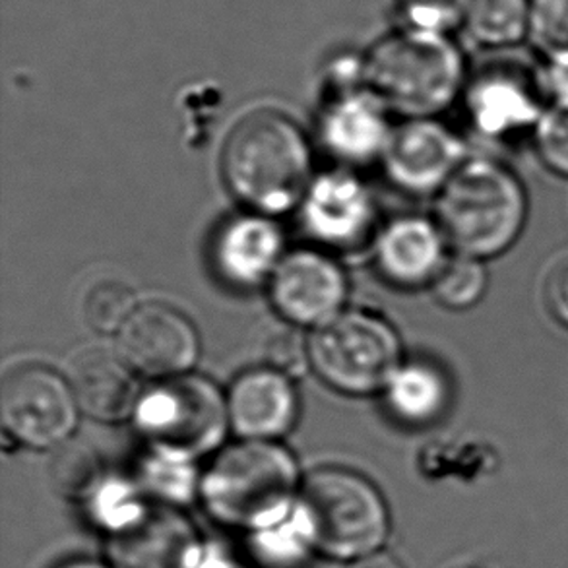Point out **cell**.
<instances>
[{
  "label": "cell",
  "mask_w": 568,
  "mask_h": 568,
  "mask_svg": "<svg viewBox=\"0 0 568 568\" xmlns=\"http://www.w3.org/2000/svg\"><path fill=\"white\" fill-rule=\"evenodd\" d=\"M531 140L547 170L568 179V108H547Z\"/></svg>",
  "instance_id": "f546056e"
},
{
  "label": "cell",
  "mask_w": 568,
  "mask_h": 568,
  "mask_svg": "<svg viewBox=\"0 0 568 568\" xmlns=\"http://www.w3.org/2000/svg\"><path fill=\"white\" fill-rule=\"evenodd\" d=\"M301 215L311 237L324 245L354 246L375 222V204L367 186L346 171L315 179L301 202Z\"/></svg>",
  "instance_id": "5bb4252c"
},
{
  "label": "cell",
  "mask_w": 568,
  "mask_h": 568,
  "mask_svg": "<svg viewBox=\"0 0 568 568\" xmlns=\"http://www.w3.org/2000/svg\"><path fill=\"white\" fill-rule=\"evenodd\" d=\"M528 41L544 61H568V0H530Z\"/></svg>",
  "instance_id": "83f0119b"
},
{
  "label": "cell",
  "mask_w": 568,
  "mask_h": 568,
  "mask_svg": "<svg viewBox=\"0 0 568 568\" xmlns=\"http://www.w3.org/2000/svg\"><path fill=\"white\" fill-rule=\"evenodd\" d=\"M136 293L132 292L131 285L108 280L93 285L92 290L85 293L82 315L93 332L119 334L136 313Z\"/></svg>",
  "instance_id": "4316f807"
},
{
  "label": "cell",
  "mask_w": 568,
  "mask_h": 568,
  "mask_svg": "<svg viewBox=\"0 0 568 568\" xmlns=\"http://www.w3.org/2000/svg\"><path fill=\"white\" fill-rule=\"evenodd\" d=\"M59 568H111L108 562L92 561V559H74V561L64 562Z\"/></svg>",
  "instance_id": "d590c367"
},
{
  "label": "cell",
  "mask_w": 568,
  "mask_h": 568,
  "mask_svg": "<svg viewBox=\"0 0 568 568\" xmlns=\"http://www.w3.org/2000/svg\"><path fill=\"white\" fill-rule=\"evenodd\" d=\"M464 30L485 49L518 45L530 31V0H469Z\"/></svg>",
  "instance_id": "7402d4cb"
},
{
  "label": "cell",
  "mask_w": 568,
  "mask_h": 568,
  "mask_svg": "<svg viewBox=\"0 0 568 568\" xmlns=\"http://www.w3.org/2000/svg\"><path fill=\"white\" fill-rule=\"evenodd\" d=\"M116 354L140 375L158 381L179 377L199 359V334L175 308L142 305L116 334Z\"/></svg>",
  "instance_id": "8fae6325"
},
{
  "label": "cell",
  "mask_w": 568,
  "mask_h": 568,
  "mask_svg": "<svg viewBox=\"0 0 568 568\" xmlns=\"http://www.w3.org/2000/svg\"><path fill=\"white\" fill-rule=\"evenodd\" d=\"M264 362L268 369L301 377L311 367V349L295 326L277 328L264 342Z\"/></svg>",
  "instance_id": "4dcf8cb0"
},
{
  "label": "cell",
  "mask_w": 568,
  "mask_h": 568,
  "mask_svg": "<svg viewBox=\"0 0 568 568\" xmlns=\"http://www.w3.org/2000/svg\"><path fill=\"white\" fill-rule=\"evenodd\" d=\"M300 507L316 554L332 561H359L383 551L390 538V510L377 485L346 468H321L303 481Z\"/></svg>",
  "instance_id": "5b68a950"
},
{
  "label": "cell",
  "mask_w": 568,
  "mask_h": 568,
  "mask_svg": "<svg viewBox=\"0 0 568 568\" xmlns=\"http://www.w3.org/2000/svg\"><path fill=\"white\" fill-rule=\"evenodd\" d=\"M375 254L381 274L390 284L423 287L435 282L453 248L437 220L406 215L384 227Z\"/></svg>",
  "instance_id": "9a60e30c"
},
{
  "label": "cell",
  "mask_w": 568,
  "mask_h": 568,
  "mask_svg": "<svg viewBox=\"0 0 568 568\" xmlns=\"http://www.w3.org/2000/svg\"><path fill=\"white\" fill-rule=\"evenodd\" d=\"M132 423L152 448L192 460L214 453L227 435V396L196 375L163 378L140 394Z\"/></svg>",
  "instance_id": "8992f818"
},
{
  "label": "cell",
  "mask_w": 568,
  "mask_h": 568,
  "mask_svg": "<svg viewBox=\"0 0 568 568\" xmlns=\"http://www.w3.org/2000/svg\"><path fill=\"white\" fill-rule=\"evenodd\" d=\"M308 349L311 367L324 383L357 396L384 390L404 363L392 324L363 311L339 313L318 326Z\"/></svg>",
  "instance_id": "52a82bcc"
},
{
  "label": "cell",
  "mask_w": 568,
  "mask_h": 568,
  "mask_svg": "<svg viewBox=\"0 0 568 568\" xmlns=\"http://www.w3.org/2000/svg\"><path fill=\"white\" fill-rule=\"evenodd\" d=\"M207 541L181 508L154 503L131 528L105 538L111 568H196Z\"/></svg>",
  "instance_id": "4fadbf2b"
},
{
  "label": "cell",
  "mask_w": 568,
  "mask_h": 568,
  "mask_svg": "<svg viewBox=\"0 0 568 568\" xmlns=\"http://www.w3.org/2000/svg\"><path fill=\"white\" fill-rule=\"evenodd\" d=\"M344 270L326 254H287L270 277V300L292 326L318 328L338 316L346 301Z\"/></svg>",
  "instance_id": "7c38bea8"
},
{
  "label": "cell",
  "mask_w": 568,
  "mask_h": 568,
  "mask_svg": "<svg viewBox=\"0 0 568 568\" xmlns=\"http://www.w3.org/2000/svg\"><path fill=\"white\" fill-rule=\"evenodd\" d=\"M430 290L435 300L448 311H469L484 301L489 290V270L481 258L453 253L430 284Z\"/></svg>",
  "instance_id": "484cf974"
},
{
  "label": "cell",
  "mask_w": 568,
  "mask_h": 568,
  "mask_svg": "<svg viewBox=\"0 0 568 568\" xmlns=\"http://www.w3.org/2000/svg\"><path fill=\"white\" fill-rule=\"evenodd\" d=\"M152 505L154 500H150L136 479L119 476L105 477L84 503L85 515L105 538L131 528Z\"/></svg>",
  "instance_id": "cb8c5ba5"
},
{
  "label": "cell",
  "mask_w": 568,
  "mask_h": 568,
  "mask_svg": "<svg viewBox=\"0 0 568 568\" xmlns=\"http://www.w3.org/2000/svg\"><path fill=\"white\" fill-rule=\"evenodd\" d=\"M51 453L47 474L54 491L67 500L84 505L108 477L100 453L77 438H70Z\"/></svg>",
  "instance_id": "d4e9b609"
},
{
  "label": "cell",
  "mask_w": 568,
  "mask_h": 568,
  "mask_svg": "<svg viewBox=\"0 0 568 568\" xmlns=\"http://www.w3.org/2000/svg\"><path fill=\"white\" fill-rule=\"evenodd\" d=\"M321 134L332 154L344 162L383 158L392 134L386 105L367 88L344 90L324 111Z\"/></svg>",
  "instance_id": "e0dca14e"
},
{
  "label": "cell",
  "mask_w": 568,
  "mask_h": 568,
  "mask_svg": "<svg viewBox=\"0 0 568 568\" xmlns=\"http://www.w3.org/2000/svg\"><path fill=\"white\" fill-rule=\"evenodd\" d=\"M223 178L256 214L290 212L311 186L307 140L285 116L262 111L231 132L223 148Z\"/></svg>",
  "instance_id": "277c9868"
},
{
  "label": "cell",
  "mask_w": 568,
  "mask_h": 568,
  "mask_svg": "<svg viewBox=\"0 0 568 568\" xmlns=\"http://www.w3.org/2000/svg\"><path fill=\"white\" fill-rule=\"evenodd\" d=\"M462 568H479V567H462Z\"/></svg>",
  "instance_id": "8d00e7d4"
},
{
  "label": "cell",
  "mask_w": 568,
  "mask_h": 568,
  "mask_svg": "<svg viewBox=\"0 0 568 568\" xmlns=\"http://www.w3.org/2000/svg\"><path fill=\"white\" fill-rule=\"evenodd\" d=\"M363 85L386 109L407 119H433L462 98L468 67L450 36L399 28L362 61Z\"/></svg>",
  "instance_id": "3957f363"
},
{
  "label": "cell",
  "mask_w": 568,
  "mask_h": 568,
  "mask_svg": "<svg viewBox=\"0 0 568 568\" xmlns=\"http://www.w3.org/2000/svg\"><path fill=\"white\" fill-rule=\"evenodd\" d=\"M546 301L551 315L568 328V261L555 266L547 277Z\"/></svg>",
  "instance_id": "d6a6232c"
},
{
  "label": "cell",
  "mask_w": 568,
  "mask_h": 568,
  "mask_svg": "<svg viewBox=\"0 0 568 568\" xmlns=\"http://www.w3.org/2000/svg\"><path fill=\"white\" fill-rule=\"evenodd\" d=\"M384 392L392 414L415 427L437 423L450 406L453 394L445 373L427 362L402 363Z\"/></svg>",
  "instance_id": "ffe728a7"
},
{
  "label": "cell",
  "mask_w": 568,
  "mask_h": 568,
  "mask_svg": "<svg viewBox=\"0 0 568 568\" xmlns=\"http://www.w3.org/2000/svg\"><path fill=\"white\" fill-rule=\"evenodd\" d=\"M78 407L67 377L45 367L8 373L0 390V415L7 433L30 448L54 450L72 438Z\"/></svg>",
  "instance_id": "9c48e42d"
},
{
  "label": "cell",
  "mask_w": 568,
  "mask_h": 568,
  "mask_svg": "<svg viewBox=\"0 0 568 568\" xmlns=\"http://www.w3.org/2000/svg\"><path fill=\"white\" fill-rule=\"evenodd\" d=\"M199 460L162 448H148L139 464L136 481L150 500L165 507L183 508L200 497L202 469Z\"/></svg>",
  "instance_id": "44dd1931"
},
{
  "label": "cell",
  "mask_w": 568,
  "mask_h": 568,
  "mask_svg": "<svg viewBox=\"0 0 568 568\" xmlns=\"http://www.w3.org/2000/svg\"><path fill=\"white\" fill-rule=\"evenodd\" d=\"M462 100L471 132L493 144L534 136L549 108L538 70L516 61L489 62L469 74Z\"/></svg>",
  "instance_id": "ba28073f"
},
{
  "label": "cell",
  "mask_w": 568,
  "mask_h": 568,
  "mask_svg": "<svg viewBox=\"0 0 568 568\" xmlns=\"http://www.w3.org/2000/svg\"><path fill=\"white\" fill-rule=\"evenodd\" d=\"M466 142L433 119H407L394 129L384 150V171L412 194H438L468 160Z\"/></svg>",
  "instance_id": "30bf717a"
},
{
  "label": "cell",
  "mask_w": 568,
  "mask_h": 568,
  "mask_svg": "<svg viewBox=\"0 0 568 568\" xmlns=\"http://www.w3.org/2000/svg\"><path fill=\"white\" fill-rule=\"evenodd\" d=\"M346 568H406L402 562L394 557V555L386 554V551H378V554L363 557L359 561L349 562Z\"/></svg>",
  "instance_id": "e575fe53"
},
{
  "label": "cell",
  "mask_w": 568,
  "mask_h": 568,
  "mask_svg": "<svg viewBox=\"0 0 568 568\" xmlns=\"http://www.w3.org/2000/svg\"><path fill=\"white\" fill-rule=\"evenodd\" d=\"M284 235L268 215H241L223 225L215 241V266L235 285L270 280L282 262Z\"/></svg>",
  "instance_id": "d6986e66"
},
{
  "label": "cell",
  "mask_w": 568,
  "mask_h": 568,
  "mask_svg": "<svg viewBox=\"0 0 568 568\" xmlns=\"http://www.w3.org/2000/svg\"><path fill=\"white\" fill-rule=\"evenodd\" d=\"M530 199L507 163L469 155L437 194V220L453 253L491 261L516 245Z\"/></svg>",
  "instance_id": "7a4b0ae2"
},
{
  "label": "cell",
  "mask_w": 568,
  "mask_h": 568,
  "mask_svg": "<svg viewBox=\"0 0 568 568\" xmlns=\"http://www.w3.org/2000/svg\"><path fill=\"white\" fill-rule=\"evenodd\" d=\"M301 487L300 466L285 446L241 438L202 469L199 499L215 523L253 534L292 515Z\"/></svg>",
  "instance_id": "6da1fadb"
},
{
  "label": "cell",
  "mask_w": 568,
  "mask_h": 568,
  "mask_svg": "<svg viewBox=\"0 0 568 568\" xmlns=\"http://www.w3.org/2000/svg\"><path fill=\"white\" fill-rule=\"evenodd\" d=\"M231 429L246 440H276L297 419L292 378L262 367L241 375L227 394Z\"/></svg>",
  "instance_id": "2e32d148"
},
{
  "label": "cell",
  "mask_w": 568,
  "mask_h": 568,
  "mask_svg": "<svg viewBox=\"0 0 568 568\" xmlns=\"http://www.w3.org/2000/svg\"><path fill=\"white\" fill-rule=\"evenodd\" d=\"M246 546L253 561L262 568H301L316 554L311 524L300 503L282 523L246 534Z\"/></svg>",
  "instance_id": "603a6c76"
},
{
  "label": "cell",
  "mask_w": 568,
  "mask_h": 568,
  "mask_svg": "<svg viewBox=\"0 0 568 568\" xmlns=\"http://www.w3.org/2000/svg\"><path fill=\"white\" fill-rule=\"evenodd\" d=\"M538 77L549 108H568V61H544Z\"/></svg>",
  "instance_id": "1f68e13d"
},
{
  "label": "cell",
  "mask_w": 568,
  "mask_h": 568,
  "mask_svg": "<svg viewBox=\"0 0 568 568\" xmlns=\"http://www.w3.org/2000/svg\"><path fill=\"white\" fill-rule=\"evenodd\" d=\"M67 381L74 392L80 412L103 423L132 417L142 390L134 371L119 357L103 349H85L72 357Z\"/></svg>",
  "instance_id": "ac0fdd59"
},
{
  "label": "cell",
  "mask_w": 568,
  "mask_h": 568,
  "mask_svg": "<svg viewBox=\"0 0 568 568\" xmlns=\"http://www.w3.org/2000/svg\"><path fill=\"white\" fill-rule=\"evenodd\" d=\"M196 568H253L251 565L239 561L233 555L227 554L223 547L215 544H206L204 555Z\"/></svg>",
  "instance_id": "836d02e7"
},
{
  "label": "cell",
  "mask_w": 568,
  "mask_h": 568,
  "mask_svg": "<svg viewBox=\"0 0 568 568\" xmlns=\"http://www.w3.org/2000/svg\"><path fill=\"white\" fill-rule=\"evenodd\" d=\"M469 0H394L402 28L445 33L464 26Z\"/></svg>",
  "instance_id": "f1b7e54d"
}]
</instances>
